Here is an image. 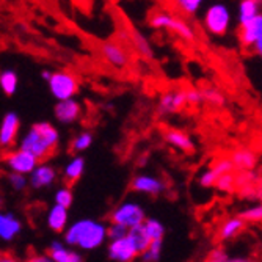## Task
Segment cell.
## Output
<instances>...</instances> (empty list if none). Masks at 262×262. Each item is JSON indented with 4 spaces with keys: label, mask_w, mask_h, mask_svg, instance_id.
<instances>
[{
    "label": "cell",
    "mask_w": 262,
    "mask_h": 262,
    "mask_svg": "<svg viewBox=\"0 0 262 262\" xmlns=\"http://www.w3.org/2000/svg\"><path fill=\"white\" fill-rule=\"evenodd\" d=\"M63 241L80 251L99 250L108 241V226L99 220L80 219L68 225L63 232Z\"/></svg>",
    "instance_id": "cell-1"
},
{
    "label": "cell",
    "mask_w": 262,
    "mask_h": 262,
    "mask_svg": "<svg viewBox=\"0 0 262 262\" xmlns=\"http://www.w3.org/2000/svg\"><path fill=\"white\" fill-rule=\"evenodd\" d=\"M60 145V132L49 121H39L30 126L19 141V148L36 156L41 162L51 157Z\"/></svg>",
    "instance_id": "cell-2"
},
{
    "label": "cell",
    "mask_w": 262,
    "mask_h": 262,
    "mask_svg": "<svg viewBox=\"0 0 262 262\" xmlns=\"http://www.w3.org/2000/svg\"><path fill=\"white\" fill-rule=\"evenodd\" d=\"M203 26L207 33L212 36H225L228 35L232 26V13L225 2L210 4L203 14Z\"/></svg>",
    "instance_id": "cell-3"
},
{
    "label": "cell",
    "mask_w": 262,
    "mask_h": 262,
    "mask_svg": "<svg viewBox=\"0 0 262 262\" xmlns=\"http://www.w3.org/2000/svg\"><path fill=\"white\" fill-rule=\"evenodd\" d=\"M146 220V212L143 206L137 201L127 200L118 204L110 213V223H118L127 229L143 225Z\"/></svg>",
    "instance_id": "cell-4"
},
{
    "label": "cell",
    "mask_w": 262,
    "mask_h": 262,
    "mask_svg": "<svg viewBox=\"0 0 262 262\" xmlns=\"http://www.w3.org/2000/svg\"><path fill=\"white\" fill-rule=\"evenodd\" d=\"M47 86H49L51 94L57 101L76 98V94L79 93V80L69 71H55V73H52L51 79L47 80Z\"/></svg>",
    "instance_id": "cell-5"
},
{
    "label": "cell",
    "mask_w": 262,
    "mask_h": 262,
    "mask_svg": "<svg viewBox=\"0 0 262 262\" xmlns=\"http://www.w3.org/2000/svg\"><path fill=\"white\" fill-rule=\"evenodd\" d=\"M4 162L7 165V168L13 173H20V174H30L36 166L41 163V160L33 156L32 152L17 148L13 151H8L4 157Z\"/></svg>",
    "instance_id": "cell-6"
},
{
    "label": "cell",
    "mask_w": 262,
    "mask_h": 262,
    "mask_svg": "<svg viewBox=\"0 0 262 262\" xmlns=\"http://www.w3.org/2000/svg\"><path fill=\"white\" fill-rule=\"evenodd\" d=\"M107 256L113 262H132L137 257H140V251L127 232L126 235L120 237V239H113L108 242Z\"/></svg>",
    "instance_id": "cell-7"
},
{
    "label": "cell",
    "mask_w": 262,
    "mask_h": 262,
    "mask_svg": "<svg viewBox=\"0 0 262 262\" xmlns=\"http://www.w3.org/2000/svg\"><path fill=\"white\" fill-rule=\"evenodd\" d=\"M130 188L134 190L135 193L140 195H148V196H159L165 192L166 184L154 176V174H148V173H141L137 174L132 182H130Z\"/></svg>",
    "instance_id": "cell-8"
},
{
    "label": "cell",
    "mask_w": 262,
    "mask_h": 262,
    "mask_svg": "<svg viewBox=\"0 0 262 262\" xmlns=\"http://www.w3.org/2000/svg\"><path fill=\"white\" fill-rule=\"evenodd\" d=\"M187 105L185 90H170L160 94L157 102V112L162 116H168L181 112Z\"/></svg>",
    "instance_id": "cell-9"
},
{
    "label": "cell",
    "mask_w": 262,
    "mask_h": 262,
    "mask_svg": "<svg viewBox=\"0 0 262 262\" xmlns=\"http://www.w3.org/2000/svg\"><path fill=\"white\" fill-rule=\"evenodd\" d=\"M54 115H55V120L60 124H64V126L74 124L80 120V116H82V105L76 98L57 101L55 108H54Z\"/></svg>",
    "instance_id": "cell-10"
},
{
    "label": "cell",
    "mask_w": 262,
    "mask_h": 262,
    "mask_svg": "<svg viewBox=\"0 0 262 262\" xmlns=\"http://www.w3.org/2000/svg\"><path fill=\"white\" fill-rule=\"evenodd\" d=\"M101 55L110 66L116 69H124L130 60L124 46L116 41H104L101 44Z\"/></svg>",
    "instance_id": "cell-11"
},
{
    "label": "cell",
    "mask_w": 262,
    "mask_h": 262,
    "mask_svg": "<svg viewBox=\"0 0 262 262\" xmlns=\"http://www.w3.org/2000/svg\"><path fill=\"white\" fill-rule=\"evenodd\" d=\"M19 129H20V120H19L17 113L8 112L4 116L2 123H0V148L2 149L11 148L16 143Z\"/></svg>",
    "instance_id": "cell-12"
},
{
    "label": "cell",
    "mask_w": 262,
    "mask_h": 262,
    "mask_svg": "<svg viewBox=\"0 0 262 262\" xmlns=\"http://www.w3.org/2000/svg\"><path fill=\"white\" fill-rule=\"evenodd\" d=\"M239 39L245 49H253L254 44L262 39V13L239 26Z\"/></svg>",
    "instance_id": "cell-13"
},
{
    "label": "cell",
    "mask_w": 262,
    "mask_h": 262,
    "mask_svg": "<svg viewBox=\"0 0 262 262\" xmlns=\"http://www.w3.org/2000/svg\"><path fill=\"white\" fill-rule=\"evenodd\" d=\"M234 170H235V166H234V163H232L231 159H220L215 165L210 166V168H206V170L200 174L198 182H200V185L204 187V188L215 187V184H217V181H219V178H220L222 174L231 173V171H234Z\"/></svg>",
    "instance_id": "cell-14"
},
{
    "label": "cell",
    "mask_w": 262,
    "mask_h": 262,
    "mask_svg": "<svg viewBox=\"0 0 262 262\" xmlns=\"http://www.w3.org/2000/svg\"><path fill=\"white\" fill-rule=\"evenodd\" d=\"M30 187L35 190H42L51 187L57 181V170L51 163H39L36 168L29 174Z\"/></svg>",
    "instance_id": "cell-15"
},
{
    "label": "cell",
    "mask_w": 262,
    "mask_h": 262,
    "mask_svg": "<svg viewBox=\"0 0 262 262\" xmlns=\"http://www.w3.org/2000/svg\"><path fill=\"white\" fill-rule=\"evenodd\" d=\"M49 256L54 262H82L83 256L64 241H54L49 245Z\"/></svg>",
    "instance_id": "cell-16"
},
{
    "label": "cell",
    "mask_w": 262,
    "mask_h": 262,
    "mask_svg": "<svg viewBox=\"0 0 262 262\" xmlns=\"http://www.w3.org/2000/svg\"><path fill=\"white\" fill-rule=\"evenodd\" d=\"M22 231L20 220L11 212L0 210V241L13 242Z\"/></svg>",
    "instance_id": "cell-17"
},
{
    "label": "cell",
    "mask_w": 262,
    "mask_h": 262,
    "mask_svg": "<svg viewBox=\"0 0 262 262\" xmlns=\"http://www.w3.org/2000/svg\"><path fill=\"white\" fill-rule=\"evenodd\" d=\"M163 140L181 152H192L195 149V141L192 135L181 129H168L163 134Z\"/></svg>",
    "instance_id": "cell-18"
},
{
    "label": "cell",
    "mask_w": 262,
    "mask_h": 262,
    "mask_svg": "<svg viewBox=\"0 0 262 262\" xmlns=\"http://www.w3.org/2000/svg\"><path fill=\"white\" fill-rule=\"evenodd\" d=\"M46 223H47V228H49L52 232L63 234L69 225V209L54 203V206L49 209V212H47Z\"/></svg>",
    "instance_id": "cell-19"
},
{
    "label": "cell",
    "mask_w": 262,
    "mask_h": 262,
    "mask_svg": "<svg viewBox=\"0 0 262 262\" xmlns=\"http://www.w3.org/2000/svg\"><path fill=\"white\" fill-rule=\"evenodd\" d=\"M85 168H86V160L83 156L77 154V156H73L64 165L63 168V178L68 184H74L77 182L83 173H85Z\"/></svg>",
    "instance_id": "cell-20"
},
{
    "label": "cell",
    "mask_w": 262,
    "mask_h": 262,
    "mask_svg": "<svg viewBox=\"0 0 262 262\" xmlns=\"http://www.w3.org/2000/svg\"><path fill=\"white\" fill-rule=\"evenodd\" d=\"M245 223H247V222L242 219V215L226 219V220L220 225V228H219V239H220L222 242H229V241L235 239V237L244 231Z\"/></svg>",
    "instance_id": "cell-21"
},
{
    "label": "cell",
    "mask_w": 262,
    "mask_h": 262,
    "mask_svg": "<svg viewBox=\"0 0 262 262\" xmlns=\"http://www.w3.org/2000/svg\"><path fill=\"white\" fill-rule=\"evenodd\" d=\"M231 160L235 166V170L250 171L254 168V165H256V154L248 148H239L232 152Z\"/></svg>",
    "instance_id": "cell-22"
},
{
    "label": "cell",
    "mask_w": 262,
    "mask_h": 262,
    "mask_svg": "<svg viewBox=\"0 0 262 262\" xmlns=\"http://www.w3.org/2000/svg\"><path fill=\"white\" fill-rule=\"evenodd\" d=\"M130 42L134 44L135 47V51L141 55V57H145V58H154V49H152V46L149 42V39L143 35L140 30L137 29H130V36H129Z\"/></svg>",
    "instance_id": "cell-23"
},
{
    "label": "cell",
    "mask_w": 262,
    "mask_h": 262,
    "mask_svg": "<svg viewBox=\"0 0 262 262\" xmlns=\"http://www.w3.org/2000/svg\"><path fill=\"white\" fill-rule=\"evenodd\" d=\"M260 4L262 0H241L239 7H237V20L239 26L244 22H248L254 16L260 13Z\"/></svg>",
    "instance_id": "cell-24"
},
{
    "label": "cell",
    "mask_w": 262,
    "mask_h": 262,
    "mask_svg": "<svg viewBox=\"0 0 262 262\" xmlns=\"http://www.w3.org/2000/svg\"><path fill=\"white\" fill-rule=\"evenodd\" d=\"M171 33H174L176 36H179L181 39L187 41V42H193L195 41V29L190 26L188 22H185L184 19L181 17H173V22H171V26H170V30Z\"/></svg>",
    "instance_id": "cell-25"
},
{
    "label": "cell",
    "mask_w": 262,
    "mask_h": 262,
    "mask_svg": "<svg viewBox=\"0 0 262 262\" xmlns=\"http://www.w3.org/2000/svg\"><path fill=\"white\" fill-rule=\"evenodd\" d=\"M93 143H94V135L90 130H82L73 138V141H71V151L76 154L85 152L86 149L93 146Z\"/></svg>",
    "instance_id": "cell-26"
},
{
    "label": "cell",
    "mask_w": 262,
    "mask_h": 262,
    "mask_svg": "<svg viewBox=\"0 0 262 262\" xmlns=\"http://www.w3.org/2000/svg\"><path fill=\"white\" fill-rule=\"evenodd\" d=\"M19 86V77L14 71L7 69L0 73V88L7 94V96H13V94L17 91Z\"/></svg>",
    "instance_id": "cell-27"
},
{
    "label": "cell",
    "mask_w": 262,
    "mask_h": 262,
    "mask_svg": "<svg viewBox=\"0 0 262 262\" xmlns=\"http://www.w3.org/2000/svg\"><path fill=\"white\" fill-rule=\"evenodd\" d=\"M129 235L132 237V241L135 242V245H137L140 254H141L143 251H145V250L149 247V244H151V237H149L146 228L143 226V225H138V226L130 228V229H129Z\"/></svg>",
    "instance_id": "cell-28"
},
{
    "label": "cell",
    "mask_w": 262,
    "mask_h": 262,
    "mask_svg": "<svg viewBox=\"0 0 262 262\" xmlns=\"http://www.w3.org/2000/svg\"><path fill=\"white\" fill-rule=\"evenodd\" d=\"M163 254V241H151L149 247L140 254V259L145 262H159Z\"/></svg>",
    "instance_id": "cell-29"
},
{
    "label": "cell",
    "mask_w": 262,
    "mask_h": 262,
    "mask_svg": "<svg viewBox=\"0 0 262 262\" xmlns=\"http://www.w3.org/2000/svg\"><path fill=\"white\" fill-rule=\"evenodd\" d=\"M143 226L146 228L149 237H151V241H159L162 239L163 241V237H165V225L156 219V217H146L145 223H143Z\"/></svg>",
    "instance_id": "cell-30"
},
{
    "label": "cell",
    "mask_w": 262,
    "mask_h": 262,
    "mask_svg": "<svg viewBox=\"0 0 262 262\" xmlns=\"http://www.w3.org/2000/svg\"><path fill=\"white\" fill-rule=\"evenodd\" d=\"M173 14L166 13V11H159V13H154L151 17H149V26L156 30H168L170 26H171V20H173Z\"/></svg>",
    "instance_id": "cell-31"
},
{
    "label": "cell",
    "mask_w": 262,
    "mask_h": 262,
    "mask_svg": "<svg viewBox=\"0 0 262 262\" xmlns=\"http://www.w3.org/2000/svg\"><path fill=\"white\" fill-rule=\"evenodd\" d=\"M174 2L184 14L195 16L196 13H200V10L206 4V0H174Z\"/></svg>",
    "instance_id": "cell-32"
},
{
    "label": "cell",
    "mask_w": 262,
    "mask_h": 262,
    "mask_svg": "<svg viewBox=\"0 0 262 262\" xmlns=\"http://www.w3.org/2000/svg\"><path fill=\"white\" fill-rule=\"evenodd\" d=\"M54 203L55 204H60V206H64V207H71L74 203V193L73 190H71L69 185H64V187H60L55 195H54Z\"/></svg>",
    "instance_id": "cell-33"
},
{
    "label": "cell",
    "mask_w": 262,
    "mask_h": 262,
    "mask_svg": "<svg viewBox=\"0 0 262 262\" xmlns=\"http://www.w3.org/2000/svg\"><path fill=\"white\" fill-rule=\"evenodd\" d=\"M8 182L13 187V190H16V192H22V190L27 188V185H30V181H29L27 174L13 173V171L8 176Z\"/></svg>",
    "instance_id": "cell-34"
},
{
    "label": "cell",
    "mask_w": 262,
    "mask_h": 262,
    "mask_svg": "<svg viewBox=\"0 0 262 262\" xmlns=\"http://www.w3.org/2000/svg\"><path fill=\"white\" fill-rule=\"evenodd\" d=\"M235 185H237V179H235V176L232 174V171H231V173L222 174V176L219 178L217 184H215V187L220 190V192H232V190L235 188Z\"/></svg>",
    "instance_id": "cell-35"
},
{
    "label": "cell",
    "mask_w": 262,
    "mask_h": 262,
    "mask_svg": "<svg viewBox=\"0 0 262 262\" xmlns=\"http://www.w3.org/2000/svg\"><path fill=\"white\" fill-rule=\"evenodd\" d=\"M241 215H242V219L245 222H250V223L262 222V204H256V206H251V207L245 209Z\"/></svg>",
    "instance_id": "cell-36"
},
{
    "label": "cell",
    "mask_w": 262,
    "mask_h": 262,
    "mask_svg": "<svg viewBox=\"0 0 262 262\" xmlns=\"http://www.w3.org/2000/svg\"><path fill=\"white\" fill-rule=\"evenodd\" d=\"M203 96H204V102H209V104H213V105H223L225 104V98L223 94L215 90V88H207L203 91Z\"/></svg>",
    "instance_id": "cell-37"
},
{
    "label": "cell",
    "mask_w": 262,
    "mask_h": 262,
    "mask_svg": "<svg viewBox=\"0 0 262 262\" xmlns=\"http://www.w3.org/2000/svg\"><path fill=\"white\" fill-rule=\"evenodd\" d=\"M207 260H212V262H229L231 260V256L228 254V251L222 247H215L209 251V256H207Z\"/></svg>",
    "instance_id": "cell-38"
},
{
    "label": "cell",
    "mask_w": 262,
    "mask_h": 262,
    "mask_svg": "<svg viewBox=\"0 0 262 262\" xmlns=\"http://www.w3.org/2000/svg\"><path fill=\"white\" fill-rule=\"evenodd\" d=\"M185 98H187V104H192V105H200L201 102H204L203 91L195 90V88L185 90Z\"/></svg>",
    "instance_id": "cell-39"
},
{
    "label": "cell",
    "mask_w": 262,
    "mask_h": 262,
    "mask_svg": "<svg viewBox=\"0 0 262 262\" xmlns=\"http://www.w3.org/2000/svg\"><path fill=\"white\" fill-rule=\"evenodd\" d=\"M129 232L127 228L118 225V223H110L108 225V241H113V239H120V237L126 235Z\"/></svg>",
    "instance_id": "cell-40"
},
{
    "label": "cell",
    "mask_w": 262,
    "mask_h": 262,
    "mask_svg": "<svg viewBox=\"0 0 262 262\" xmlns=\"http://www.w3.org/2000/svg\"><path fill=\"white\" fill-rule=\"evenodd\" d=\"M253 51H254V52H256V54H257V55L262 58V39H260V41H257V42L254 44Z\"/></svg>",
    "instance_id": "cell-41"
},
{
    "label": "cell",
    "mask_w": 262,
    "mask_h": 262,
    "mask_svg": "<svg viewBox=\"0 0 262 262\" xmlns=\"http://www.w3.org/2000/svg\"><path fill=\"white\" fill-rule=\"evenodd\" d=\"M51 76H52V71H49V69H44V71H41V77L47 82L51 79Z\"/></svg>",
    "instance_id": "cell-42"
},
{
    "label": "cell",
    "mask_w": 262,
    "mask_h": 262,
    "mask_svg": "<svg viewBox=\"0 0 262 262\" xmlns=\"http://www.w3.org/2000/svg\"><path fill=\"white\" fill-rule=\"evenodd\" d=\"M0 260H5V259H4V256H2V253H0Z\"/></svg>",
    "instance_id": "cell-43"
},
{
    "label": "cell",
    "mask_w": 262,
    "mask_h": 262,
    "mask_svg": "<svg viewBox=\"0 0 262 262\" xmlns=\"http://www.w3.org/2000/svg\"><path fill=\"white\" fill-rule=\"evenodd\" d=\"M0 206H2V196H0Z\"/></svg>",
    "instance_id": "cell-44"
}]
</instances>
